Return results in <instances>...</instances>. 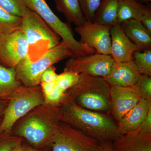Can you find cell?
Wrapping results in <instances>:
<instances>
[{
  "label": "cell",
  "instance_id": "1",
  "mask_svg": "<svg viewBox=\"0 0 151 151\" xmlns=\"http://www.w3.org/2000/svg\"><path fill=\"white\" fill-rule=\"evenodd\" d=\"M63 102L60 119L100 142H113L123 135L111 114L81 108L67 97Z\"/></svg>",
  "mask_w": 151,
  "mask_h": 151
},
{
  "label": "cell",
  "instance_id": "2",
  "mask_svg": "<svg viewBox=\"0 0 151 151\" xmlns=\"http://www.w3.org/2000/svg\"><path fill=\"white\" fill-rule=\"evenodd\" d=\"M110 89L102 77L81 74L78 82L68 90V96H66L81 108L110 114Z\"/></svg>",
  "mask_w": 151,
  "mask_h": 151
},
{
  "label": "cell",
  "instance_id": "3",
  "mask_svg": "<svg viewBox=\"0 0 151 151\" xmlns=\"http://www.w3.org/2000/svg\"><path fill=\"white\" fill-rule=\"evenodd\" d=\"M22 19L21 29L28 45L29 60L37 59L60 42V37L35 12L27 9Z\"/></svg>",
  "mask_w": 151,
  "mask_h": 151
},
{
  "label": "cell",
  "instance_id": "4",
  "mask_svg": "<svg viewBox=\"0 0 151 151\" xmlns=\"http://www.w3.org/2000/svg\"><path fill=\"white\" fill-rule=\"evenodd\" d=\"M72 57L69 47L62 40L37 59L32 61L26 58L22 60L15 68L17 78L26 86L34 87L40 83L41 76L45 70L63 60Z\"/></svg>",
  "mask_w": 151,
  "mask_h": 151
},
{
  "label": "cell",
  "instance_id": "5",
  "mask_svg": "<svg viewBox=\"0 0 151 151\" xmlns=\"http://www.w3.org/2000/svg\"><path fill=\"white\" fill-rule=\"evenodd\" d=\"M27 7L37 14L69 47L72 57L83 56L95 52L94 49L81 43L74 37L68 24L61 21L52 10L45 0H23Z\"/></svg>",
  "mask_w": 151,
  "mask_h": 151
},
{
  "label": "cell",
  "instance_id": "6",
  "mask_svg": "<svg viewBox=\"0 0 151 151\" xmlns=\"http://www.w3.org/2000/svg\"><path fill=\"white\" fill-rule=\"evenodd\" d=\"M8 107L4 112L0 132L9 131L14 124L36 107L42 105L44 100L39 89L34 87H20L13 92Z\"/></svg>",
  "mask_w": 151,
  "mask_h": 151
},
{
  "label": "cell",
  "instance_id": "7",
  "mask_svg": "<svg viewBox=\"0 0 151 151\" xmlns=\"http://www.w3.org/2000/svg\"><path fill=\"white\" fill-rule=\"evenodd\" d=\"M52 151H100V141L67 124L59 125L52 137Z\"/></svg>",
  "mask_w": 151,
  "mask_h": 151
},
{
  "label": "cell",
  "instance_id": "8",
  "mask_svg": "<svg viewBox=\"0 0 151 151\" xmlns=\"http://www.w3.org/2000/svg\"><path fill=\"white\" fill-rule=\"evenodd\" d=\"M115 62L111 55L96 52L70 58L64 70L103 78L110 73Z\"/></svg>",
  "mask_w": 151,
  "mask_h": 151
},
{
  "label": "cell",
  "instance_id": "9",
  "mask_svg": "<svg viewBox=\"0 0 151 151\" xmlns=\"http://www.w3.org/2000/svg\"><path fill=\"white\" fill-rule=\"evenodd\" d=\"M28 52L27 42L21 29L0 34V62L9 68H15L27 57Z\"/></svg>",
  "mask_w": 151,
  "mask_h": 151
},
{
  "label": "cell",
  "instance_id": "10",
  "mask_svg": "<svg viewBox=\"0 0 151 151\" xmlns=\"http://www.w3.org/2000/svg\"><path fill=\"white\" fill-rule=\"evenodd\" d=\"M112 26L86 20L81 25L76 27L75 31L80 36L81 43L94 49L96 53L110 55Z\"/></svg>",
  "mask_w": 151,
  "mask_h": 151
},
{
  "label": "cell",
  "instance_id": "11",
  "mask_svg": "<svg viewBox=\"0 0 151 151\" xmlns=\"http://www.w3.org/2000/svg\"><path fill=\"white\" fill-rule=\"evenodd\" d=\"M59 126H52L39 116H31L20 126L17 134L26 139L33 145L37 147L48 139L51 140Z\"/></svg>",
  "mask_w": 151,
  "mask_h": 151
},
{
  "label": "cell",
  "instance_id": "12",
  "mask_svg": "<svg viewBox=\"0 0 151 151\" xmlns=\"http://www.w3.org/2000/svg\"><path fill=\"white\" fill-rule=\"evenodd\" d=\"M110 96V114L117 122L142 99L139 91L136 86H111Z\"/></svg>",
  "mask_w": 151,
  "mask_h": 151
},
{
  "label": "cell",
  "instance_id": "13",
  "mask_svg": "<svg viewBox=\"0 0 151 151\" xmlns=\"http://www.w3.org/2000/svg\"><path fill=\"white\" fill-rule=\"evenodd\" d=\"M110 55L115 62L133 60L135 52L140 51L139 47L133 43L122 29L121 24L116 22L111 29Z\"/></svg>",
  "mask_w": 151,
  "mask_h": 151
},
{
  "label": "cell",
  "instance_id": "14",
  "mask_svg": "<svg viewBox=\"0 0 151 151\" xmlns=\"http://www.w3.org/2000/svg\"><path fill=\"white\" fill-rule=\"evenodd\" d=\"M142 73L134 60L115 62L111 72L103 77L110 86H134Z\"/></svg>",
  "mask_w": 151,
  "mask_h": 151
},
{
  "label": "cell",
  "instance_id": "15",
  "mask_svg": "<svg viewBox=\"0 0 151 151\" xmlns=\"http://www.w3.org/2000/svg\"><path fill=\"white\" fill-rule=\"evenodd\" d=\"M113 151H151V134L139 130L126 133L112 142Z\"/></svg>",
  "mask_w": 151,
  "mask_h": 151
},
{
  "label": "cell",
  "instance_id": "16",
  "mask_svg": "<svg viewBox=\"0 0 151 151\" xmlns=\"http://www.w3.org/2000/svg\"><path fill=\"white\" fill-rule=\"evenodd\" d=\"M151 108V102L142 99L118 123L123 134L138 131Z\"/></svg>",
  "mask_w": 151,
  "mask_h": 151
},
{
  "label": "cell",
  "instance_id": "17",
  "mask_svg": "<svg viewBox=\"0 0 151 151\" xmlns=\"http://www.w3.org/2000/svg\"><path fill=\"white\" fill-rule=\"evenodd\" d=\"M125 34L141 50L151 49V34L139 21L129 20L121 24Z\"/></svg>",
  "mask_w": 151,
  "mask_h": 151
},
{
  "label": "cell",
  "instance_id": "18",
  "mask_svg": "<svg viewBox=\"0 0 151 151\" xmlns=\"http://www.w3.org/2000/svg\"><path fill=\"white\" fill-rule=\"evenodd\" d=\"M151 8L137 0H119L117 22L122 24L129 20H140L143 15Z\"/></svg>",
  "mask_w": 151,
  "mask_h": 151
},
{
  "label": "cell",
  "instance_id": "19",
  "mask_svg": "<svg viewBox=\"0 0 151 151\" xmlns=\"http://www.w3.org/2000/svg\"><path fill=\"white\" fill-rule=\"evenodd\" d=\"M57 10L62 13L69 23L76 26L81 25L85 20L78 0H54Z\"/></svg>",
  "mask_w": 151,
  "mask_h": 151
},
{
  "label": "cell",
  "instance_id": "20",
  "mask_svg": "<svg viewBox=\"0 0 151 151\" xmlns=\"http://www.w3.org/2000/svg\"><path fill=\"white\" fill-rule=\"evenodd\" d=\"M119 0H102L92 22L105 25H113L117 22Z\"/></svg>",
  "mask_w": 151,
  "mask_h": 151
},
{
  "label": "cell",
  "instance_id": "21",
  "mask_svg": "<svg viewBox=\"0 0 151 151\" xmlns=\"http://www.w3.org/2000/svg\"><path fill=\"white\" fill-rule=\"evenodd\" d=\"M20 85L15 68L6 67L0 64V95L13 93Z\"/></svg>",
  "mask_w": 151,
  "mask_h": 151
},
{
  "label": "cell",
  "instance_id": "22",
  "mask_svg": "<svg viewBox=\"0 0 151 151\" xmlns=\"http://www.w3.org/2000/svg\"><path fill=\"white\" fill-rule=\"evenodd\" d=\"M22 17L9 13L0 6V34H6L21 29Z\"/></svg>",
  "mask_w": 151,
  "mask_h": 151
},
{
  "label": "cell",
  "instance_id": "23",
  "mask_svg": "<svg viewBox=\"0 0 151 151\" xmlns=\"http://www.w3.org/2000/svg\"><path fill=\"white\" fill-rule=\"evenodd\" d=\"M41 83L47 101L50 103H58L64 100L65 92L60 88L56 81Z\"/></svg>",
  "mask_w": 151,
  "mask_h": 151
},
{
  "label": "cell",
  "instance_id": "24",
  "mask_svg": "<svg viewBox=\"0 0 151 151\" xmlns=\"http://www.w3.org/2000/svg\"><path fill=\"white\" fill-rule=\"evenodd\" d=\"M133 60L142 74L151 76V49L135 52Z\"/></svg>",
  "mask_w": 151,
  "mask_h": 151
},
{
  "label": "cell",
  "instance_id": "25",
  "mask_svg": "<svg viewBox=\"0 0 151 151\" xmlns=\"http://www.w3.org/2000/svg\"><path fill=\"white\" fill-rule=\"evenodd\" d=\"M0 6L9 13L22 17L27 9L23 0H0Z\"/></svg>",
  "mask_w": 151,
  "mask_h": 151
},
{
  "label": "cell",
  "instance_id": "26",
  "mask_svg": "<svg viewBox=\"0 0 151 151\" xmlns=\"http://www.w3.org/2000/svg\"><path fill=\"white\" fill-rule=\"evenodd\" d=\"M79 77L80 74L64 70L62 73L58 74L56 83L60 89L66 92L78 82Z\"/></svg>",
  "mask_w": 151,
  "mask_h": 151
},
{
  "label": "cell",
  "instance_id": "27",
  "mask_svg": "<svg viewBox=\"0 0 151 151\" xmlns=\"http://www.w3.org/2000/svg\"><path fill=\"white\" fill-rule=\"evenodd\" d=\"M81 12L86 21L92 22L102 0H78Z\"/></svg>",
  "mask_w": 151,
  "mask_h": 151
},
{
  "label": "cell",
  "instance_id": "28",
  "mask_svg": "<svg viewBox=\"0 0 151 151\" xmlns=\"http://www.w3.org/2000/svg\"><path fill=\"white\" fill-rule=\"evenodd\" d=\"M151 77L141 74L134 86L139 89L142 98L151 102Z\"/></svg>",
  "mask_w": 151,
  "mask_h": 151
},
{
  "label": "cell",
  "instance_id": "29",
  "mask_svg": "<svg viewBox=\"0 0 151 151\" xmlns=\"http://www.w3.org/2000/svg\"><path fill=\"white\" fill-rule=\"evenodd\" d=\"M58 74L53 66H50L45 70L40 78V83H50L56 81Z\"/></svg>",
  "mask_w": 151,
  "mask_h": 151
},
{
  "label": "cell",
  "instance_id": "30",
  "mask_svg": "<svg viewBox=\"0 0 151 151\" xmlns=\"http://www.w3.org/2000/svg\"><path fill=\"white\" fill-rule=\"evenodd\" d=\"M139 130L143 134H151V108L141 124Z\"/></svg>",
  "mask_w": 151,
  "mask_h": 151
},
{
  "label": "cell",
  "instance_id": "31",
  "mask_svg": "<svg viewBox=\"0 0 151 151\" xmlns=\"http://www.w3.org/2000/svg\"><path fill=\"white\" fill-rule=\"evenodd\" d=\"M140 22L146 29L151 34V8L143 15Z\"/></svg>",
  "mask_w": 151,
  "mask_h": 151
},
{
  "label": "cell",
  "instance_id": "32",
  "mask_svg": "<svg viewBox=\"0 0 151 151\" xmlns=\"http://www.w3.org/2000/svg\"><path fill=\"white\" fill-rule=\"evenodd\" d=\"M18 143L16 142H11L5 143L0 146V151H11Z\"/></svg>",
  "mask_w": 151,
  "mask_h": 151
},
{
  "label": "cell",
  "instance_id": "33",
  "mask_svg": "<svg viewBox=\"0 0 151 151\" xmlns=\"http://www.w3.org/2000/svg\"><path fill=\"white\" fill-rule=\"evenodd\" d=\"M101 143L100 151H113L112 148V142H103Z\"/></svg>",
  "mask_w": 151,
  "mask_h": 151
},
{
  "label": "cell",
  "instance_id": "34",
  "mask_svg": "<svg viewBox=\"0 0 151 151\" xmlns=\"http://www.w3.org/2000/svg\"><path fill=\"white\" fill-rule=\"evenodd\" d=\"M24 149L18 143L13 148L11 151H24Z\"/></svg>",
  "mask_w": 151,
  "mask_h": 151
},
{
  "label": "cell",
  "instance_id": "35",
  "mask_svg": "<svg viewBox=\"0 0 151 151\" xmlns=\"http://www.w3.org/2000/svg\"><path fill=\"white\" fill-rule=\"evenodd\" d=\"M24 151H40L37 150H35L32 148H27L24 149Z\"/></svg>",
  "mask_w": 151,
  "mask_h": 151
},
{
  "label": "cell",
  "instance_id": "36",
  "mask_svg": "<svg viewBox=\"0 0 151 151\" xmlns=\"http://www.w3.org/2000/svg\"><path fill=\"white\" fill-rule=\"evenodd\" d=\"M138 1H140L143 2H151V0H137Z\"/></svg>",
  "mask_w": 151,
  "mask_h": 151
},
{
  "label": "cell",
  "instance_id": "37",
  "mask_svg": "<svg viewBox=\"0 0 151 151\" xmlns=\"http://www.w3.org/2000/svg\"><path fill=\"white\" fill-rule=\"evenodd\" d=\"M2 105L0 103V114H1V113L2 111Z\"/></svg>",
  "mask_w": 151,
  "mask_h": 151
}]
</instances>
